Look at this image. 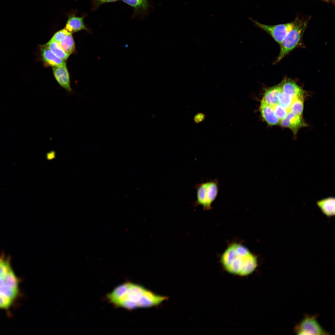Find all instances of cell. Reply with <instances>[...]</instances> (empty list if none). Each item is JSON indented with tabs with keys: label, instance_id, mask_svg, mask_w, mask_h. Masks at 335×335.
<instances>
[{
	"label": "cell",
	"instance_id": "obj_14",
	"mask_svg": "<svg viewBox=\"0 0 335 335\" xmlns=\"http://www.w3.org/2000/svg\"><path fill=\"white\" fill-rule=\"evenodd\" d=\"M281 90L280 83L274 86L266 89L263 99L268 105L273 106L279 104V94Z\"/></svg>",
	"mask_w": 335,
	"mask_h": 335
},
{
	"label": "cell",
	"instance_id": "obj_8",
	"mask_svg": "<svg viewBox=\"0 0 335 335\" xmlns=\"http://www.w3.org/2000/svg\"><path fill=\"white\" fill-rule=\"evenodd\" d=\"M279 122L283 127L290 129L294 134H296L299 128L306 125L300 116L295 114L290 110L286 117Z\"/></svg>",
	"mask_w": 335,
	"mask_h": 335
},
{
	"label": "cell",
	"instance_id": "obj_25",
	"mask_svg": "<svg viewBox=\"0 0 335 335\" xmlns=\"http://www.w3.org/2000/svg\"><path fill=\"white\" fill-rule=\"evenodd\" d=\"M328 2H329L330 1H331L334 4V3L335 0H328Z\"/></svg>",
	"mask_w": 335,
	"mask_h": 335
},
{
	"label": "cell",
	"instance_id": "obj_15",
	"mask_svg": "<svg viewBox=\"0 0 335 335\" xmlns=\"http://www.w3.org/2000/svg\"><path fill=\"white\" fill-rule=\"evenodd\" d=\"M316 204L322 212L328 217L335 215V198H327L317 201Z\"/></svg>",
	"mask_w": 335,
	"mask_h": 335
},
{
	"label": "cell",
	"instance_id": "obj_17",
	"mask_svg": "<svg viewBox=\"0 0 335 335\" xmlns=\"http://www.w3.org/2000/svg\"><path fill=\"white\" fill-rule=\"evenodd\" d=\"M45 45L55 55L64 60H66L69 56L62 48L59 44L55 42L50 40Z\"/></svg>",
	"mask_w": 335,
	"mask_h": 335
},
{
	"label": "cell",
	"instance_id": "obj_6",
	"mask_svg": "<svg viewBox=\"0 0 335 335\" xmlns=\"http://www.w3.org/2000/svg\"><path fill=\"white\" fill-rule=\"evenodd\" d=\"M299 19L298 17H297L292 22L275 25L261 24L251 18L249 19L256 26L266 32L280 44L288 31L298 21Z\"/></svg>",
	"mask_w": 335,
	"mask_h": 335
},
{
	"label": "cell",
	"instance_id": "obj_10",
	"mask_svg": "<svg viewBox=\"0 0 335 335\" xmlns=\"http://www.w3.org/2000/svg\"><path fill=\"white\" fill-rule=\"evenodd\" d=\"M40 51L43 61L47 65L52 67L66 66L65 60L56 56L45 44L40 47Z\"/></svg>",
	"mask_w": 335,
	"mask_h": 335
},
{
	"label": "cell",
	"instance_id": "obj_13",
	"mask_svg": "<svg viewBox=\"0 0 335 335\" xmlns=\"http://www.w3.org/2000/svg\"><path fill=\"white\" fill-rule=\"evenodd\" d=\"M260 109L262 117L268 124L276 125L280 122L274 113L273 107L266 103L263 99L261 101Z\"/></svg>",
	"mask_w": 335,
	"mask_h": 335
},
{
	"label": "cell",
	"instance_id": "obj_1",
	"mask_svg": "<svg viewBox=\"0 0 335 335\" xmlns=\"http://www.w3.org/2000/svg\"><path fill=\"white\" fill-rule=\"evenodd\" d=\"M106 297L109 302L116 307L128 310L156 306L167 299L141 285L130 282L116 286L107 294Z\"/></svg>",
	"mask_w": 335,
	"mask_h": 335
},
{
	"label": "cell",
	"instance_id": "obj_5",
	"mask_svg": "<svg viewBox=\"0 0 335 335\" xmlns=\"http://www.w3.org/2000/svg\"><path fill=\"white\" fill-rule=\"evenodd\" d=\"M196 200L194 206L200 205L204 210L212 208V204L217 198L218 192V182L216 179L195 185Z\"/></svg>",
	"mask_w": 335,
	"mask_h": 335
},
{
	"label": "cell",
	"instance_id": "obj_24",
	"mask_svg": "<svg viewBox=\"0 0 335 335\" xmlns=\"http://www.w3.org/2000/svg\"><path fill=\"white\" fill-rule=\"evenodd\" d=\"M95 2V5L96 6L100 5L103 4L110 2H114L117 1L118 0H93Z\"/></svg>",
	"mask_w": 335,
	"mask_h": 335
},
{
	"label": "cell",
	"instance_id": "obj_18",
	"mask_svg": "<svg viewBox=\"0 0 335 335\" xmlns=\"http://www.w3.org/2000/svg\"><path fill=\"white\" fill-rule=\"evenodd\" d=\"M122 0L134 8L136 11H144L147 10L150 6L147 0Z\"/></svg>",
	"mask_w": 335,
	"mask_h": 335
},
{
	"label": "cell",
	"instance_id": "obj_19",
	"mask_svg": "<svg viewBox=\"0 0 335 335\" xmlns=\"http://www.w3.org/2000/svg\"><path fill=\"white\" fill-rule=\"evenodd\" d=\"M303 97L301 96L294 99L290 108V111L299 116L302 114L303 110Z\"/></svg>",
	"mask_w": 335,
	"mask_h": 335
},
{
	"label": "cell",
	"instance_id": "obj_26",
	"mask_svg": "<svg viewBox=\"0 0 335 335\" xmlns=\"http://www.w3.org/2000/svg\"><path fill=\"white\" fill-rule=\"evenodd\" d=\"M322 0L324 1L327 2H328V0Z\"/></svg>",
	"mask_w": 335,
	"mask_h": 335
},
{
	"label": "cell",
	"instance_id": "obj_3",
	"mask_svg": "<svg viewBox=\"0 0 335 335\" xmlns=\"http://www.w3.org/2000/svg\"><path fill=\"white\" fill-rule=\"evenodd\" d=\"M19 280L7 258L0 257V309L7 310L17 298Z\"/></svg>",
	"mask_w": 335,
	"mask_h": 335
},
{
	"label": "cell",
	"instance_id": "obj_16",
	"mask_svg": "<svg viewBox=\"0 0 335 335\" xmlns=\"http://www.w3.org/2000/svg\"><path fill=\"white\" fill-rule=\"evenodd\" d=\"M63 50L69 56L75 50V46L72 34L69 32L59 43Z\"/></svg>",
	"mask_w": 335,
	"mask_h": 335
},
{
	"label": "cell",
	"instance_id": "obj_22",
	"mask_svg": "<svg viewBox=\"0 0 335 335\" xmlns=\"http://www.w3.org/2000/svg\"><path fill=\"white\" fill-rule=\"evenodd\" d=\"M69 33V32L65 28L61 29L56 32L50 40L59 43Z\"/></svg>",
	"mask_w": 335,
	"mask_h": 335
},
{
	"label": "cell",
	"instance_id": "obj_2",
	"mask_svg": "<svg viewBox=\"0 0 335 335\" xmlns=\"http://www.w3.org/2000/svg\"><path fill=\"white\" fill-rule=\"evenodd\" d=\"M221 261L228 272L240 276L250 274L257 266L256 257L246 247L237 243L231 244L226 249Z\"/></svg>",
	"mask_w": 335,
	"mask_h": 335
},
{
	"label": "cell",
	"instance_id": "obj_23",
	"mask_svg": "<svg viewBox=\"0 0 335 335\" xmlns=\"http://www.w3.org/2000/svg\"><path fill=\"white\" fill-rule=\"evenodd\" d=\"M205 118V115L203 114L202 113H198L194 116L193 120L195 123L198 124L202 122L204 120Z\"/></svg>",
	"mask_w": 335,
	"mask_h": 335
},
{
	"label": "cell",
	"instance_id": "obj_12",
	"mask_svg": "<svg viewBox=\"0 0 335 335\" xmlns=\"http://www.w3.org/2000/svg\"><path fill=\"white\" fill-rule=\"evenodd\" d=\"M65 28L71 34L83 30H88L84 23L83 17L74 14L69 16Z\"/></svg>",
	"mask_w": 335,
	"mask_h": 335
},
{
	"label": "cell",
	"instance_id": "obj_11",
	"mask_svg": "<svg viewBox=\"0 0 335 335\" xmlns=\"http://www.w3.org/2000/svg\"><path fill=\"white\" fill-rule=\"evenodd\" d=\"M280 83L282 91L294 99L303 96L304 91L303 89L292 80L285 78Z\"/></svg>",
	"mask_w": 335,
	"mask_h": 335
},
{
	"label": "cell",
	"instance_id": "obj_20",
	"mask_svg": "<svg viewBox=\"0 0 335 335\" xmlns=\"http://www.w3.org/2000/svg\"><path fill=\"white\" fill-rule=\"evenodd\" d=\"M293 99L291 96L283 92L281 88L279 96V104L289 111Z\"/></svg>",
	"mask_w": 335,
	"mask_h": 335
},
{
	"label": "cell",
	"instance_id": "obj_21",
	"mask_svg": "<svg viewBox=\"0 0 335 335\" xmlns=\"http://www.w3.org/2000/svg\"><path fill=\"white\" fill-rule=\"evenodd\" d=\"M274 113L280 121L286 116L288 111L279 104L273 106Z\"/></svg>",
	"mask_w": 335,
	"mask_h": 335
},
{
	"label": "cell",
	"instance_id": "obj_4",
	"mask_svg": "<svg viewBox=\"0 0 335 335\" xmlns=\"http://www.w3.org/2000/svg\"><path fill=\"white\" fill-rule=\"evenodd\" d=\"M310 18H299L296 24L288 31L280 44V51L275 63L281 60L298 46L307 27Z\"/></svg>",
	"mask_w": 335,
	"mask_h": 335
},
{
	"label": "cell",
	"instance_id": "obj_9",
	"mask_svg": "<svg viewBox=\"0 0 335 335\" xmlns=\"http://www.w3.org/2000/svg\"><path fill=\"white\" fill-rule=\"evenodd\" d=\"M54 77L60 86L68 92H71L69 73L66 66L52 67Z\"/></svg>",
	"mask_w": 335,
	"mask_h": 335
},
{
	"label": "cell",
	"instance_id": "obj_7",
	"mask_svg": "<svg viewBox=\"0 0 335 335\" xmlns=\"http://www.w3.org/2000/svg\"><path fill=\"white\" fill-rule=\"evenodd\" d=\"M294 332L298 335H327L315 315H306L295 326Z\"/></svg>",
	"mask_w": 335,
	"mask_h": 335
}]
</instances>
